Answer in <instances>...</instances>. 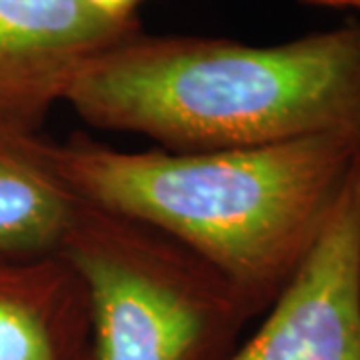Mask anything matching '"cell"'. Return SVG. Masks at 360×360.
<instances>
[{
	"label": "cell",
	"instance_id": "cell-1",
	"mask_svg": "<svg viewBox=\"0 0 360 360\" xmlns=\"http://www.w3.org/2000/svg\"><path fill=\"white\" fill-rule=\"evenodd\" d=\"M360 155V130L205 153L118 150L86 134L51 142L72 193L193 248L255 310L309 257Z\"/></svg>",
	"mask_w": 360,
	"mask_h": 360
},
{
	"label": "cell",
	"instance_id": "cell-2",
	"mask_svg": "<svg viewBox=\"0 0 360 360\" xmlns=\"http://www.w3.org/2000/svg\"><path fill=\"white\" fill-rule=\"evenodd\" d=\"M65 103L168 153L360 130V20L270 46L139 30L90 63Z\"/></svg>",
	"mask_w": 360,
	"mask_h": 360
},
{
	"label": "cell",
	"instance_id": "cell-3",
	"mask_svg": "<svg viewBox=\"0 0 360 360\" xmlns=\"http://www.w3.org/2000/svg\"><path fill=\"white\" fill-rule=\"evenodd\" d=\"M56 255L86 288L92 360H226L257 316L193 248L80 196Z\"/></svg>",
	"mask_w": 360,
	"mask_h": 360
},
{
	"label": "cell",
	"instance_id": "cell-4",
	"mask_svg": "<svg viewBox=\"0 0 360 360\" xmlns=\"http://www.w3.org/2000/svg\"><path fill=\"white\" fill-rule=\"evenodd\" d=\"M226 360H360V155L309 257Z\"/></svg>",
	"mask_w": 360,
	"mask_h": 360
},
{
	"label": "cell",
	"instance_id": "cell-5",
	"mask_svg": "<svg viewBox=\"0 0 360 360\" xmlns=\"http://www.w3.org/2000/svg\"><path fill=\"white\" fill-rule=\"evenodd\" d=\"M139 30L84 0H0V118L39 129L90 63Z\"/></svg>",
	"mask_w": 360,
	"mask_h": 360
},
{
	"label": "cell",
	"instance_id": "cell-6",
	"mask_svg": "<svg viewBox=\"0 0 360 360\" xmlns=\"http://www.w3.org/2000/svg\"><path fill=\"white\" fill-rule=\"evenodd\" d=\"M0 360H92L89 295L60 255L0 257Z\"/></svg>",
	"mask_w": 360,
	"mask_h": 360
},
{
	"label": "cell",
	"instance_id": "cell-7",
	"mask_svg": "<svg viewBox=\"0 0 360 360\" xmlns=\"http://www.w3.org/2000/svg\"><path fill=\"white\" fill-rule=\"evenodd\" d=\"M78 196L39 129L0 118V257L56 255Z\"/></svg>",
	"mask_w": 360,
	"mask_h": 360
},
{
	"label": "cell",
	"instance_id": "cell-8",
	"mask_svg": "<svg viewBox=\"0 0 360 360\" xmlns=\"http://www.w3.org/2000/svg\"><path fill=\"white\" fill-rule=\"evenodd\" d=\"M98 13L115 20H136V8L144 0H84Z\"/></svg>",
	"mask_w": 360,
	"mask_h": 360
},
{
	"label": "cell",
	"instance_id": "cell-9",
	"mask_svg": "<svg viewBox=\"0 0 360 360\" xmlns=\"http://www.w3.org/2000/svg\"><path fill=\"white\" fill-rule=\"evenodd\" d=\"M307 6H322V8H352L360 13V0H296Z\"/></svg>",
	"mask_w": 360,
	"mask_h": 360
}]
</instances>
